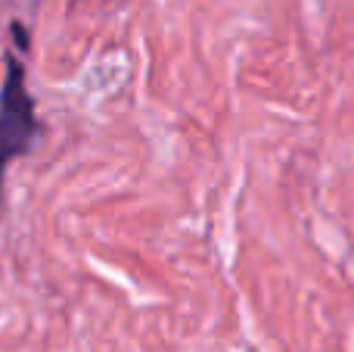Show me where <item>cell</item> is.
<instances>
[{
    "label": "cell",
    "mask_w": 354,
    "mask_h": 352,
    "mask_svg": "<svg viewBox=\"0 0 354 352\" xmlns=\"http://www.w3.org/2000/svg\"><path fill=\"white\" fill-rule=\"evenodd\" d=\"M6 75L0 87V187H3V172L10 162L25 156L37 137V116L35 100L25 85V66L16 53H6L3 60Z\"/></svg>",
    "instance_id": "cell-1"
}]
</instances>
